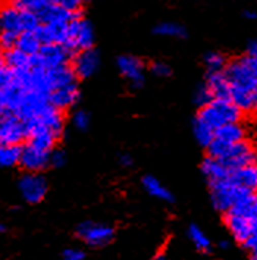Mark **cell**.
I'll return each mask as SVG.
<instances>
[{
  "label": "cell",
  "instance_id": "bcb514c9",
  "mask_svg": "<svg viewBox=\"0 0 257 260\" xmlns=\"http://www.w3.org/2000/svg\"><path fill=\"white\" fill-rule=\"evenodd\" d=\"M84 2H91V0H84Z\"/></svg>",
  "mask_w": 257,
  "mask_h": 260
},
{
  "label": "cell",
  "instance_id": "6da1fadb",
  "mask_svg": "<svg viewBox=\"0 0 257 260\" xmlns=\"http://www.w3.org/2000/svg\"><path fill=\"white\" fill-rule=\"evenodd\" d=\"M231 87V100L241 112L257 113V78L247 56L232 60L223 71Z\"/></svg>",
  "mask_w": 257,
  "mask_h": 260
},
{
  "label": "cell",
  "instance_id": "9c48e42d",
  "mask_svg": "<svg viewBox=\"0 0 257 260\" xmlns=\"http://www.w3.org/2000/svg\"><path fill=\"white\" fill-rule=\"evenodd\" d=\"M47 181L39 172H25L18 181V190L29 205H37L47 194Z\"/></svg>",
  "mask_w": 257,
  "mask_h": 260
},
{
  "label": "cell",
  "instance_id": "f6af8a7d",
  "mask_svg": "<svg viewBox=\"0 0 257 260\" xmlns=\"http://www.w3.org/2000/svg\"><path fill=\"white\" fill-rule=\"evenodd\" d=\"M250 260H257V254H254V256H251V259Z\"/></svg>",
  "mask_w": 257,
  "mask_h": 260
},
{
  "label": "cell",
  "instance_id": "52a82bcc",
  "mask_svg": "<svg viewBox=\"0 0 257 260\" xmlns=\"http://www.w3.org/2000/svg\"><path fill=\"white\" fill-rule=\"evenodd\" d=\"M74 53L63 44H44L41 46L39 55L31 56V68L41 67L44 69H53L69 65V60L74 59Z\"/></svg>",
  "mask_w": 257,
  "mask_h": 260
},
{
  "label": "cell",
  "instance_id": "8992f818",
  "mask_svg": "<svg viewBox=\"0 0 257 260\" xmlns=\"http://www.w3.org/2000/svg\"><path fill=\"white\" fill-rule=\"evenodd\" d=\"M28 140V126L14 112L0 110V143L2 146L21 144Z\"/></svg>",
  "mask_w": 257,
  "mask_h": 260
},
{
  "label": "cell",
  "instance_id": "ba28073f",
  "mask_svg": "<svg viewBox=\"0 0 257 260\" xmlns=\"http://www.w3.org/2000/svg\"><path fill=\"white\" fill-rule=\"evenodd\" d=\"M77 237L90 247H105L113 240L115 230L106 223H97L93 220H85L78 225Z\"/></svg>",
  "mask_w": 257,
  "mask_h": 260
},
{
  "label": "cell",
  "instance_id": "44dd1931",
  "mask_svg": "<svg viewBox=\"0 0 257 260\" xmlns=\"http://www.w3.org/2000/svg\"><path fill=\"white\" fill-rule=\"evenodd\" d=\"M231 179L250 191L257 192V165L245 166L241 169L232 171Z\"/></svg>",
  "mask_w": 257,
  "mask_h": 260
},
{
  "label": "cell",
  "instance_id": "7bdbcfd3",
  "mask_svg": "<svg viewBox=\"0 0 257 260\" xmlns=\"http://www.w3.org/2000/svg\"><path fill=\"white\" fill-rule=\"evenodd\" d=\"M153 260H168V257H166V254H165L163 251H160V253H157V254L153 257Z\"/></svg>",
  "mask_w": 257,
  "mask_h": 260
},
{
  "label": "cell",
  "instance_id": "836d02e7",
  "mask_svg": "<svg viewBox=\"0 0 257 260\" xmlns=\"http://www.w3.org/2000/svg\"><path fill=\"white\" fill-rule=\"evenodd\" d=\"M72 122L74 125L78 128V129H87L88 128V125H90V115L85 112V110H77L75 113H74V116H72Z\"/></svg>",
  "mask_w": 257,
  "mask_h": 260
},
{
  "label": "cell",
  "instance_id": "d590c367",
  "mask_svg": "<svg viewBox=\"0 0 257 260\" xmlns=\"http://www.w3.org/2000/svg\"><path fill=\"white\" fill-rule=\"evenodd\" d=\"M150 69L156 77H160V78L171 75V67L168 63H165V62H153Z\"/></svg>",
  "mask_w": 257,
  "mask_h": 260
},
{
  "label": "cell",
  "instance_id": "4dcf8cb0",
  "mask_svg": "<svg viewBox=\"0 0 257 260\" xmlns=\"http://www.w3.org/2000/svg\"><path fill=\"white\" fill-rule=\"evenodd\" d=\"M21 16H22V28H24V32L25 31H33L34 32L41 25L39 15L34 14V12L21 11Z\"/></svg>",
  "mask_w": 257,
  "mask_h": 260
},
{
  "label": "cell",
  "instance_id": "7402d4cb",
  "mask_svg": "<svg viewBox=\"0 0 257 260\" xmlns=\"http://www.w3.org/2000/svg\"><path fill=\"white\" fill-rule=\"evenodd\" d=\"M2 63H5L6 67H9L14 71H22V69L31 68V56L25 55L24 52H21L19 49H11V50H5L2 55Z\"/></svg>",
  "mask_w": 257,
  "mask_h": 260
},
{
  "label": "cell",
  "instance_id": "cb8c5ba5",
  "mask_svg": "<svg viewBox=\"0 0 257 260\" xmlns=\"http://www.w3.org/2000/svg\"><path fill=\"white\" fill-rule=\"evenodd\" d=\"M41 41L39 40L37 34L33 31H25L22 34H19L18 41H16V49H19L21 52H24L28 56L39 55L41 49Z\"/></svg>",
  "mask_w": 257,
  "mask_h": 260
},
{
  "label": "cell",
  "instance_id": "4316f807",
  "mask_svg": "<svg viewBox=\"0 0 257 260\" xmlns=\"http://www.w3.org/2000/svg\"><path fill=\"white\" fill-rule=\"evenodd\" d=\"M192 131H194V137L197 138L199 144H202L203 147H209L213 140H215V129H212L210 126H207L199 119H194V125H192Z\"/></svg>",
  "mask_w": 257,
  "mask_h": 260
},
{
  "label": "cell",
  "instance_id": "1f68e13d",
  "mask_svg": "<svg viewBox=\"0 0 257 260\" xmlns=\"http://www.w3.org/2000/svg\"><path fill=\"white\" fill-rule=\"evenodd\" d=\"M212 100H215L213 96H212V93H210V90L207 88V85L203 84V85H200L199 88H197V91H196V96H194V102H196V105H199L200 108H203L206 105H209Z\"/></svg>",
  "mask_w": 257,
  "mask_h": 260
},
{
  "label": "cell",
  "instance_id": "484cf974",
  "mask_svg": "<svg viewBox=\"0 0 257 260\" xmlns=\"http://www.w3.org/2000/svg\"><path fill=\"white\" fill-rule=\"evenodd\" d=\"M188 237L191 240V243L194 244V247L203 253H207L212 250V243L209 240V237L203 233V230L200 226H197L196 223L189 225L188 228Z\"/></svg>",
  "mask_w": 257,
  "mask_h": 260
},
{
  "label": "cell",
  "instance_id": "4fadbf2b",
  "mask_svg": "<svg viewBox=\"0 0 257 260\" xmlns=\"http://www.w3.org/2000/svg\"><path fill=\"white\" fill-rule=\"evenodd\" d=\"M69 22H52L41 24L34 32L37 34L41 44H65L68 39Z\"/></svg>",
  "mask_w": 257,
  "mask_h": 260
},
{
  "label": "cell",
  "instance_id": "e575fe53",
  "mask_svg": "<svg viewBox=\"0 0 257 260\" xmlns=\"http://www.w3.org/2000/svg\"><path fill=\"white\" fill-rule=\"evenodd\" d=\"M67 162V154L60 149H53L50 151V166L53 168H60Z\"/></svg>",
  "mask_w": 257,
  "mask_h": 260
},
{
  "label": "cell",
  "instance_id": "3957f363",
  "mask_svg": "<svg viewBox=\"0 0 257 260\" xmlns=\"http://www.w3.org/2000/svg\"><path fill=\"white\" fill-rule=\"evenodd\" d=\"M241 118V109L231 99H215L209 105L200 108L196 119L202 121L216 133L217 128L238 122Z\"/></svg>",
  "mask_w": 257,
  "mask_h": 260
},
{
  "label": "cell",
  "instance_id": "9a60e30c",
  "mask_svg": "<svg viewBox=\"0 0 257 260\" xmlns=\"http://www.w3.org/2000/svg\"><path fill=\"white\" fill-rule=\"evenodd\" d=\"M225 223L232 234V237L240 243L244 244L248 237L253 233V225L248 219H245L240 215H234V213H225Z\"/></svg>",
  "mask_w": 257,
  "mask_h": 260
},
{
  "label": "cell",
  "instance_id": "83f0119b",
  "mask_svg": "<svg viewBox=\"0 0 257 260\" xmlns=\"http://www.w3.org/2000/svg\"><path fill=\"white\" fill-rule=\"evenodd\" d=\"M57 3V0H11V5L19 11H29L34 14H39L41 9H44L49 5Z\"/></svg>",
  "mask_w": 257,
  "mask_h": 260
},
{
  "label": "cell",
  "instance_id": "ffe728a7",
  "mask_svg": "<svg viewBox=\"0 0 257 260\" xmlns=\"http://www.w3.org/2000/svg\"><path fill=\"white\" fill-rule=\"evenodd\" d=\"M215 140L225 144H235L245 140V129L238 122L228 123L217 128L215 133Z\"/></svg>",
  "mask_w": 257,
  "mask_h": 260
},
{
  "label": "cell",
  "instance_id": "f35d334b",
  "mask_svg": "<svg viewBox=\"0 0 257 260\" xmlns=\"http://www.w3.org/2000/svg\"><path fill=\"white\" fill-rule=\"evenodd\" d=\"M243 246L245 247L247 250H250L253 256L257 254V226L256 228H253V233H251V235L248 237V240L244 243Z\"/></svg>",
  "mask_w": 257,
  "mask_h": 260
},
{
  "label": "cell",
  "instance_id": "5b68a950",
  "mask_svg": "<svg viewBox=\"0 0 257 260\" xmlns=\"http://www.w3.org/2000/svg\"><path fill=\"white\" fill-rule=\"evenodd\" d=\"M94 44V29L85 18H77L69 22L68 39L63 44L72 53H80L82 50L93 49Z\"/></svg>",
  "mask_w": 257,
  "mask_h": 260
},
{
  "label": "cell",
  "instance_id": "d4e9b609",
  "mask_svg": "<svg viewBox=\"0 0 257 260\" xmlns=\"http://www.w3.org/2000/svg\"><path fill=\"white\" fill-rule=\"evenodd\" d=\"M24 146L14 144V146H2L0 147V165L3 168H12L15 165H19L22 157Z\"/></svg>",
  "mask_w": 257,
  "mask_h": 260
},
{
  "label": "cell",
  "instance_id": "e0dca14e",
  "mask_svg": "<svg viewBox=\"0 0 257 260\" xmlns=\"http://www.w3.org/2000/svg\"><path fill=\"white\" fill-rule=\"evenodd\" d=\"M213 99H231V87L223 71L222 72H207L206 82Z\"/></svg>",
  "mask_w": 257,
  "mask_h": 260
},
{
  "label": "cell",
  "instance_id": "74e56055",
  "mask_svg": "<svg viewBox=\"0 0 257 260\" xmlns=\"http://www.w3.org/2000/svg\"><path fill=\"white\" fill-rule=\"evenodd\" d=\"M62 260H85V253L80 248H67L62 254Z\"/></svg>",
  "mask_w": 257,
  "mask_h": 260
},
{
  "label": "cell",
  "instance_id": "f546056e",
  "mask_svg": "<svg viewBox=\"0 0 257 260\" xmlns=\"http://www.w3.org/2000/svg\"><path fill=\"white\" fill-rule=\"evenodd\" d=\"M204 63L207 67V72H222L227 68L225 56L220 55L219 52H209L204 56Z\"/></svg>",
  "mask_w": 257,
  "mask_h": 260
},
{
  "label": "cell",
  "instance_id": "7c38bea8",
  "mask_svg": "<svg viewBox=\"0 0 257 260\" xmlns=\"http://www.w3.org/2000/svg\"><path fill=\"white\" fill-rule=\"evenodd\" d=\"M99 65H100V56L94 49L82 50L74 56V59H72V69H74L75 75L81 80L90 78L93 74H95V71L99 69Z\"/></svg>",
  "mask_w": 257,
  "mask_h": 260
},
{
  "label": "cell",
  "instance_id": "f1b7e54d",
  "mask_svg": "<svg viewBox=\"0 0 257 260\" xmlns=\"http://www.w3.org/2000/svg\"><path fill=\"white\" fill-rule=\"evenodd\" d=\"M154 34L163 37H174V39H184L187 36L185 28L176 22H162L154 27Z\"/></svg>",
  "mask_w": 257,
  "mask_h": 260
},
{
  "label": "cell",
  "instance_id": "30bf717a",
  "mask_svg": "<svg viewBox=\"0 0 257 260\" xmlns=\"http://www.w3.org/2000/svg\"><path fill=\"white\" fill-rule=\"evenodd\" d=\"M116 63L122 77L131 82L134 88H138L144 84V65L138 57L131 55L119 56Z\"/></svg>",
  "mask_w": 257,
  "mask_h": 260
},
{
  "label": "cell",
  "instance_id": "8d00e7d4",
  "mask_svg": "<svg viewBox=\"0 0 257 260\" xmlns=\"http://www.w3.org/2000/svg\"><path fill=\"white\" fill-rule=\"evenodd\" d=\"M82 2L84 0H57V5L62 6L63 9L69 11V12L75 14V12H80L81 11Z\"/></svg>",
  "mask_w": 257,
  "mask_h": 260
},
{
  "label": "cell",
  "instance_id": "7a4b0ae2",
  "mask_svg": "<svg viewBox=\"0 0 257 260\" xmlns=\"http://www.w3.org/2000/svg\"><path fill=\"white\" fill-rule=\"evenodd\" d=\"M207 156L220 160L231 171L257 165V153L248 140L235 144H225L213 140V143L207 147Z\"/></svg>",
  "mask_w": 257,
  "mask_h": 260
},
{
  "label": "cell",
  "instance_id": "603a6c76",
  "mask_svg": "<svg viewBox=\"0 0 257 260\" xmlns=\"http://www.w3.org/2000/svg\"><path fill=\"white\" fill-rule=\"evenodd\" d=\"M141 184H143L144 190L149 192L150 196H153V197H156L159 200H163V202H169V203L174 202L172 192L169 191L157 178H154L151 175H146L141 181Z\"/></svg>",
  "mask_w": 257,
  "mask_h": 260
},
{
  "label": "cell",
  "instance_id": "b9f144b4",
  "mask_svg": "<svg viewBox=\"0 0 257 260\" xmlns=\"http://www.w3.org/2000/svg\"><path fill=\"white\" fill-rule=\"evenodd\" d=\"M244 16L247 19H257V12H253V11H245L244 12Z\"/></svg>",
  "mask_w": 257,
  "mask_h": 260
},
{
  "label": "cell",
  "instance_id": "ab89813d",
  "mask_svg": "<svg viewBox=\"0 0 257 260\" xmlns=\"http://www.w3.org/2000/svg\"><path fill=\"white\" fill-rule=\"evenodd\" d=\"M119 164L122 166H131L133 165V157L130 156V154H126V153H123L119 156Z\"/></svg>",
  "mask_w": 257,
  "mask_h": 260
},
{
  "label": "cell",
  "instance_id": "5bb4252c",
  "mask_svg": "<svg viewBox=\"0 0 257 260\" xmlns=\"http://www.w3.org/2000/svg\"><path fill=\"white\" fill-rule=\"evenodd\" d=\"M80 100V88L78 82L71 84L67 87L57 88L50 93V103L53 105L56 109L65 110L72 108L77 102Z\"/></svg>",
  "mask_w": 257,
  "mask_h": 260
},
{
  "label": "cell",
  "instance_id": "ee69618b",
  "mask_svg": "<svg viewBox=\"0 0 257 260\" xmlns=\"http://www.w3.org/2000/svg\"><path fill=\"white\" fill-rule=\"evenodd\" d=\"M219 246L222 247V248H227V247H228V243H227V241H222V243H220Z\"/></svg>",
  "mask_w": 257,
  "mask_h": 260
},
{
  "label": "cell",
  "instance_id": "8fae6325",
  "mask_svg": "<svg viewBox=\"0 0 257 260\" xmlns=\"http://www.w3.org/2000/svg\"><path fill=\"white\" fill-rule=\"evenodd\" d=\"M19 165L27 172H41L50 166V151H44L27 143L22 149V157Z\"/></svg>",
  "mask_w": 257,
  "mask_h": 260
},
{
  "label": "cell",
  "instance_id": "277c9868",
  "mask_svg": "<svg viewBox=\"0 0 257 260\" xmlns=\"http://www.w3.org/2000/svg\"><path fill=\"white\" fill-rule=\"evenodd\" d=\"M209 188H210L212 205L216 210L223 212V213H228L241 199H244L247 194L253 192L241 187V185H238V184H235L231 179V177L225 181L209 185Z\"/></svg>",
  "mask_w": 257,
  "mask_h": 260
},
{
  "label": "cell",
  "instance_id": "60d3db41",
  "mask_svg": "<svg viewBox=\"0 0 257 260\" xmlns=\"http://www.w3.org/2000/svg\"><path fill=\"white\" fill-rule=\"evenodd\" d=\"M247 55L251 57H257V41H251L248 49H247Z\"/></svg>",
  "mask_w": 257,
  "mask_h": 260
},
{
  "label": "cell",
  "instance_id": "ac0fdd59",
  "mask_svg": "<svg viewBox=\"0 0 257 260\" xmlns=\"http://www.w3.org/2000/svg\"><path fill=\"white\" fill-rule=\"evenodd\" d=\"M47 75H49V81H50L52 91L78 82L77 81L78 77L75 75L74 69H72V67H69V65H63V67H59V68L47 69Z\"/></svg>",
  "mask_w": 257,
  "mask_h": 260
},
{
  "label": "cell",
  "instance_id": "d6986e66",
  "mask_svg": "<svg viewBox=\"0 0 257 260\" xmlns=\"http://www.w3.org/2000/svg\"><path fill=\"white\" fill-rule=\"evenodd\" d=\"M0 27L2 31H9L15 34H22L24 28H22V16L21 11L14 8L12 5L3 8L2 16H0Z\"/></svg>",
  "mask_w": 257,
  "mask_h": 260
},
{
  "label": "cell",
  "instance_id": "2e32d148",
  "mask_svg": "<svg viewBox=\"0 0 257 260\" xmlns=\"http://www.w3.org/2000/svg\"><path fill=\"white\" fill-rule=\"evenodd\" d=\"M202 172L207 179L209 185L220 182V181H225V179L230 178L231 174H232L230 168H227L220 160H217L215 157H210V156H207L203 160Z\"/></svg>",
  "mask_w": 257,
  "mask_h": 260
},
{
  "label": "cell",
  "instance_id": "d6a6232c",
  "mask_svg": "<svg viewBox=\"0 0 257 260\" xmlns=\"http://www.w3.org/2000/svg\"><path fill=\"white\" fill-rule=\"evenodd\" d=\"M19 34H15V32H9V31H2V36H0V43H2V49L3 52L5 50H11L16 47V41H18Z\"/></svg>",
  "mask_w": 257,
  "mask_h": 260
}]
</instances>
